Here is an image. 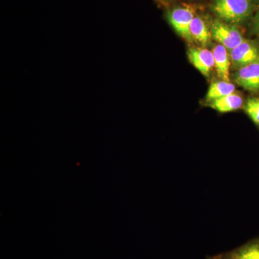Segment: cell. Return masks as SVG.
I'll return each mask as SVG.
<instances>
[{
  "instance_id": "obj_13",
  "label": "cell",
  "mask_w": 259,
  "mask_h": 259,
  "mask_svg": "<svg viewBox=\"0 0 259 259\" xmlns=\"http://www.w3.org/2000/svg\"><path fill=\"white\" fill-rule=\"evenodd\" d=\"M253 28H254L255 31L259 34V10L255 17L254 22H253Z\"/></svg>"
},
{
  "instance_id": "obj_5",
  "label": "cell",
  "mask_w": 259,
  "mask_h": 259,
  "mask_svg": "<svg viewBox=\"0 0 259 259\" xmlns=\"http://www.w3.org/2000/svg\"><path fill=\"white\" fill-rule=\"evenodd\" d=\"M207 259H259V238L230 251L207 256Z\"/></svg>"
},
{
  "instance_id": "obj_7",
  "label": "cell",
  "mask_w": 259,
  "mask_h": 259,
  "mask_svg": "<svg viewBox=\"0 0 259 259\" xmlns=\"http://www.w3.org/2000/svg\"><path fill=\"white\" fill-rule=\"evenodd\" d=\"M235 81L241 88L249 91L259 90V62L243 66L235 75Z\"/></svg>"
},
{
  "instance_id": "obj_10",
  "label": "cell",
  "mask_w": 259,
  "mask_h": 259,
  "mask_svg": "<svg viewBox=\"0 0 259 259\" xmlns=\"http://www.w3.org/2000/svg\"><path fill=\"white\" fill-rule=\"evenodd\" d=\"M190 34L192 40L202 46L208 44L212 35L203 20L199 17H194L192 20L190 25Z\"/></svg>"
},
{
  "instance_id": "obj_12",
  "label": "cell",
  "mask_w": 259,
  "mask_h": 259,
  "mask_svg": "<svg viewBox=\"0 0 259 259\" xmlns=\"http://www.w3.org/2000/svg\"><path fill=\"white\" fill-rule=\"evenodd\" d=\"M244 110L250 118L259 125V99H249L245 103Z\"/></svg>"
},
{
  "instance_id": "obj_3",
  "label": "cell",
  "mask_w": 259,
  "mask_h": 259,
  "mask_svg": "<svg viewBox=\"0 0 259 259\" xmlns=\"http://www.w3.org/2000/svg\"><path fill=\"white\" fill-rule=\"evenodd\" d=\"M194 18L191 7H181L172 10L168 15V21L175 31L188 41H192L190 25Z\"/></svg>"
},
{
  "instance_id": "obj_8",
  "label": "cell",
  "mask_w": 259,
  "mask_h": 259,
  "mask_svg": "<svg viewBox=\"0 0 259 259\" xmlns=\"http://www.w3.org/2000/svg\"><path fill=\"white\" fill-rule=\"evenodd\" d=\"M214 56V66L217 69L218 76L223 81L230 82V63L228 49L223 46L218 45L212 49Z\"/></svg>"
},
{
  "instance_id": "obj_11",
  "label": "cell",
  "mask_w": 259,
  "mask_h": 259,
  "mask_svg": "<svg viewBox=\"0 0 259 259\" xmlns=\"http://www.w3.org/2000/svg\"><path fill=\"white\" fill-rule=\"evenodd\" d=\"M234 92L235 86L233 83L225 81H216L211 83L209 86L206 99L207 102H212L221 97L234 93Z\"/></svg>"
},
{
  "instance_id": "obj_14",
  "label": "cell",
  "mask_w": 259,
  "mask_h": 259,
  "mask_svg": "<svg viewBox=\"0 0 259 259\" xmlns=\"http://www.w3.org/2000/svg\"><path fill=\"white\" fill-rule=\"evenodd\" d=\"M250 2H255V1H257V0H249Z\"/></svg>"
},
{
  "instance_id": "obj_6",
  "label": "cell",
  "mask_w": 259,
  "mask_h": 259,
  "mask_svg": "<svg viewBox=\"0 0 259 259\" xmlns=\"http://www.w3.org/2000/svg\"><path fill=\"white\" fill-rule=\"evenodd\" d=\"M188 59L204 76H208L210 70L214 66V56L212 51L204 48H192L187 52Z\"/></svg>"
},
{
  "instance_id": "obj_1",
  "label": "cell",
  "mask_w": 259,
  "mask_h": 259,
  "mask_svg": "<svg viewBox=\"0 0 259 259\" xmlns=\"http://www.w3.org/2000/svg\"><path fill=\"white\" fill-rule=\"evenodd\" d=\"M212 10L223 21L239 24L249 18L252 10L251 2L249 0H214Z\"/></svg>"
},
{
  "instance_id": "obj_4",
  "label": "cell",
  "mask_w": 259,
  "mask_h": 259,
  "mask_svg": "<svg viewBox=\"0 0 259 259\" xmlns=\"http://www.w3.org/2000/svg\"><path fill=\"white\" fill-rule=\"evenodd\" d=\"M231 59L237 68L243 67L259 62V45L256 42L245 40L231 51Z\"/></svg>"
},
{
  "instance_id": "obj_9",
  "label": "cell",
  "mask_w": 259,
  "mask_h": 259,
  "mask_svg": "<svg viewBox=\"0 0 259 259\" xmlns=\"http://www.w3.org/2000/svg\"><path fill=\"white\" fill-rule=\"evenodd\" d=\"M242 105H243V99L238 94L235 93L209 102V106L214 110L223 113L238 110L241 108Z\"/></svg>"
},
{
  "instance_id": "obj_2",
  "label": "cell",
  "mask_w": 259,
  "mask_h": 259,
  "mask_svg": "<svg viewBox=\"0 0 259 259\" xmlns=\"http://www.w3.org/2000/svg\"><path fill=\"white\" fill-rule=\"evenodd\" d=\"M211 35L216 41L231 51L245 40L238 29L218 20L212 24Z\"/></svg>"
}]
</instances>
